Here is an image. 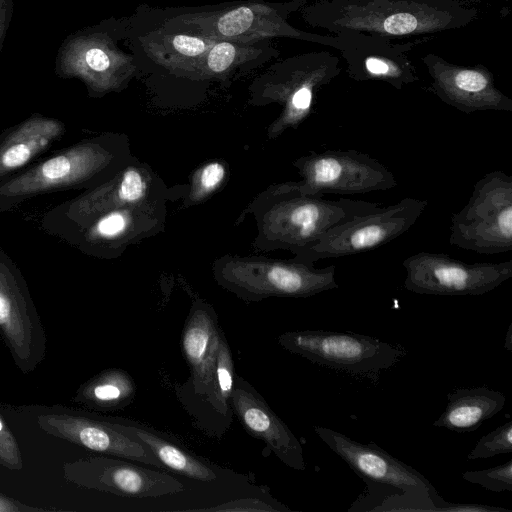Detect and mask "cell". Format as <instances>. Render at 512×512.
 <instances>
[{"instance_id":"cell-24","label":"cell","mask_w":512,"mask_h":512,"mask_svg":"<svg viewBox=\"0 0 512 512\" xmlns=\"http://www.w3.org/2000/svg\"><path fill=\"white\" fill-rule=\"evenodd\" d=\"M512 452V422L508 421L482 436L468 453V460L490 458Z\"/></svg>"},{"instance_id":"cell-25","label":"cell","mask_w":512,"mask_h":512,"mask_svg":"<svg viewBox=\"0 0 512 512\" xmlns=\"http://www.w3.org/2000/svg\"><path fill=\"white\" fill-rule=\"evenodd\" d=\"M462 477L465 481L478 484L489 491H512V460L484 470L466 471Z\"/></svg>"},{"instance_id":"cell-2","label":"cell","mask_w":512,"mask_h":512,"mask_svg":"<svg viewBox=\"0 0 512 512\" xmlns=\"http://www.w3.org/2000/svg\"><path fill=\"white\" fill-rule=\"evenodd\" d=\"M117 164L114 138L84 139L0 182V212L47 193L94 189L115 175Z\"/></svg>"},{"instance_id":"cell-21","label":"cell","mask_w":512,"mask_h":512,"mask_svg":"<svg viewBox=\"0 0 512 512\" xmlns=\"http://www.w3.org/2000/svg\"><path fill=\"white\" fill-rule=\"evenodd\" d=\"M110 420L117 430L146 446L164 467L203 482H212L218 478L216 471L205 462L150 430L115 418Z\"/></svg>"},{"instance_id":"cell-30","label":"cell","mask_w":512,"mask_h":512,"mask_svg":"<svg viewBox=\"0 0 512 512\" xmlns=\"http://www.w3.org/2000/svg\"><path fill=\"white\" fill-rule=\"evenodd\" d=\"M225 177V168L218 162H212L203 167L199 174L198 183L201 193H207L217 188Z\"/></svg>"},{"instance_id":"cell-23","label":"cell","mask_w":512,"mask_h":512,"mask_svg":"<svg viewBox=\"0 0 512 512\" xmlns=\"http://www.w3.org/2000/svg\"><path fill=\"white\" fill-rule=\"evenodd\" d=\"M135 392L134 380L127 372L109 369L85 383L75 401L96 409H122L133 402Z\"/></svg>"},{"instance_id":"cell-7","label":"cell","mask_w":512,"mask_h":512,"mask_svg":"<svg viewBox=\"0 0 512 512\" xmlns=\"http://www.w3.org/2000/svg\"><path fill=\"white\" fill-rule=\"evenodd\" d=\"M294 166L303 180L281 188L302 195H356L397 186L393 172L384 164L353 149L311 152Z\"/></svg>"},{"instance_id":"cell-12","label":"cell","mask_w":512,"mask_h":512,"mask_svg":"<svg viewBox=\"0 0 512 512\" xmlns=\"http://www.w3.org/2000/svg\"><path fill=\"white\" fill-rule=\"evenodd\" d=\"M36 423L45 433L67 440L100 454L116 456L132 462L165 467L142 443L117 430L110 419L67 407L40 408Z\"/></svg>"},{"instance_id":"cell-27","label":"cell","mask_w":512,"mask_h":512,"mask_svg":"<svg viewBox=\"0 0 512 512\" xmlns=\"http://www.w3.org/2000/svg\"><path fill=\"white\" fill-rule=\"evenodd\" d=\"M253 22V12L248 7H239L224 14L217 22V30L224 36H235L245 32Z\"/></svg>"},{"instance_id":"cell-29","label":"cell","mask_w":512,"mask_h":512,"mask_svg":"<svg viewBox=\"0 0 512 512\" xmlns=\"http://www.w3.org/2000/svg\"><path fill=\"white\" fill-rule=\"evenodd\" d=\"M207 510H223V511H287L285 506H272L260 499H241L225 503L222 506L210 508Z\"/></svg>"},{"instance_id":"cell-6","label":"cell","mask_w":512,"mask_h":512,"mask_svg":"<svg viewBox=\"0 0 512 512\" xmlns=\"http://www.w3.org/2000/svg\"><path fill=\"white\" fill-rule=\"evenodd\" d=\"M427 205L426 200L405 197L387 207L354 216L324 233L297 254L295 260L313 265L318 260L344 257L378 248L407 232Z\"/></svg>"},{"instance_id":"cell-17","label":"cell","mask_w":512,"mask_h":512,"mask_svg":"<svg viewBox=\"0 0 512 512\" xmlns=\"http://www.w3.org/2000/svg\"><path fill=\"white\" fill-rule=\"evenodd\" d=\"M231 404L233 413L250 435L265 442L288 467L298 471L306 469L303 448L298 438L256 389L238 375L234 378Z\"/></svg>"},{"instance_id":"cell-10","label":"cell","mask_w":512,"mask_h":512,"mask_svg":"<svg viewBox=\"0 0 512 512\" xmlns=\"http://www.w3.org/2000/svg\"><path fill=\"white\" fill-rule=\"evenodd\" d=\"M0 338L24 373L46 353V337L20 269L0 246Z\"/></svg>"},{"instance_id":"cell-16","label":"cell","mask_w":512,"mask_h":512,"mask_svg":"<svg viewBox=\"0 0 512 512\" xmlns=\"http://www.w3.org/2000/svg\"><path fill=\"white\" fill-rule=\"evenodd\" d=\"M222 333L214 309L201 301L195 302L186 319L181 339L190 377L185 383L175 386V393L182 405L206 397L212 391Z\"/></svg>"},{"instance_id":"cell-33","label":"cell","mask_w":512,"mask_h":512,"mask_svg":"<svg viewBox=\"0 0 512 512\" xmlns=\"http://www.w3.org/2000/svg\"><path fill=\"white\" fill-rule=\"evenodd\" d=\"M33 511V510H39L37 508H31L24 506L23 504L16 502L10 498H7L3 495H0V512L5 511Z\"/></svg>"},{"instance_id":"cell-20","label":"cell","mask_w":512,"mask_h":512,"mask_svg":"<svg viewBox=\"0 0 512 512\" xmlns=\"http://www.w3.org/2000/svg\"><path fill=\"white\" fill-rule=\"evenodd\" d=\"M448 403L433 426L456 433L477 430L484 421L495 416L505 405L503 393L486 386L460 388L447 395Z\"/></svg>"},{"instance_id":"cell-19","label":"cell","mask_w":512,"mask_h":512,"mask_svg":"<svg viewBox=\"0 0 512 512\" xmlns=\"http://www.w3.org/2000/svg\"><path fill=\"white\" fill-rule=\"evenodd\" d=\"M234 363L228 342L222 333L217 355L215 384L209 395L183 405L194 424L205 434L220 438L229 429L233 408Z\"/></svg>"},{"instance_id":"cell-8","label":"cell","mask_w":512,"mask_h":512,"mask_svg":"<svg viewBox=\"0 0 512 512\" xmlns=\"http://www.w3.org/2000/svg\"><path fill=\"white\" fill-rule=\"evenodd\" d=\"M404 287L417 294L478 296L512 277V261L466 263L445 253L422 251L402 263Z\"/></svg>"},{"instance_id":"cell-26","label":"cell","mask_w":512,"mask_h":512,"mask_svg":"<svg viewBox=\"0 0 512 512\" xmlns=\"http://www.w3.org/2000/svg\"><path fill=\"white\" fill-rule=\"evenodd\" d=\"M0 464L11 470H21L23 461L16 438L0 415Z\"/></svg>"},{"instance_id":"cell-22","label":"cell","mask_w":512,"mask_h":512,"mask_svg":"<svg viewBox=\"0 0 512 512\" xmlns=\"http://www.w3.org/2000/svg\"><path fill=\"white\" fill-rule=\"evenodd\" d=\"M131 225L128 207L112 209L98 215L69 244L87 255L107 257L124 241Z\"/></svg>"},{"instance_id":"cell-31","label":"cell","mask_w":512,"mask_h":512,"mask_svg":"<svg viewBox=\"0 0 512 512\" xmlns=\"http://www.w3.org/2000/svg\"><path fill=\"white\" fill-rule=\"evenodd\" d=\"M174 48L180 53L188 56H197L202 54L206 49V43L196 37L178 35L173 38Z\"/></svg>"},{"instance_id":"cell-5","label":"cell","mask_w":512,"mask_h":512,"mask_svg":"<svg viewBox=\"0 0 512 512\" xmlns=\"http://www.w3.org/2000/svg\"><path fill=\"white\" fill-rule=\"evenodd\" d=\"M449 243L480 254L512 251V177L503 171L486 173L467 204L453 213Z\"/></svg>"},{"instance_id":"cell-3","label":"cell","mask_w":512,"mask_h":512,"mask_svg":"<svg viewBox=\"0 0 512 512\" xmlns=\"http://www.w3.org/2000/svg\"><path fill=\"white\" fill-rule=\"evenodd\" d=\"M278 343L317 365L371 380H376L382 371L395 366L407 354L400 345L354 332L289 331L278 337Z\"/></svg>"},{"instance_id":"cell-11","label":"cell","mask_w":512,"mask_h":512,"mask_svg":"<svg viewBox=\"0 0 512 512\" xmlns=\"http://www.w3.org/2000/svg\"><path fill=\"white\" fill-rule=\"evenodd\" d=\"M63 475L79 487L130 498H156L185 489L182 482L163 470L148 469L104 454L65 463Z\"/></svg>"},{"instance_id":"cell-1","label":"cell","mask_w":512,"mask_h":512,"mask_svg":"<svg viewBox=\"0 0 512 512\" xmlns=\"http://www.w3.org/2000/svg\"><path fill=\"white\" fill-rule=\"evenodd\" d=\"M477 15V8L460 0H318L304 8V18L313 27L390 40L463 28Z\"/></svg>"},{"instance_id":"cell-28","label":"cell","mask_w":512,"mask_h":512,"mask_svg":"<svg viewBox=\"0 0 512 512\" xmlns=\"http://www.w3.org/2000/svg\"><path fill=\"white\" fill-rule=\"evenodd\" d=\"M235 57V47L227 42L215 45L208 55V67L214 72H223Z\"/></svg>"},{"instance_id":"cell-13","label":"cell","mask_w":512,"mask_h":512,"mask_svg":"<svg viewBox=\"0 0 512 512\" xmlns=\"http://www.w3.org/2000/svg\"><path fill=\"white\" fill-rule=\"evenodd\" d=\"M337 50L346 61L349 78L358 81L378 80L397 90L419 80L408 52L430 40L424 37L414 41L393 42L390 39L360 33L339 32Z\"/></svg>"},{"instance_id":"cell-14","label":"cell","mask_w":512,"mask_h":512,"mask_svg":"<svg viewBox=\"0 0 512 512\" xmlns=\"http://www.w3.org/2000/svg\"><path fill=\"white\" fill-rule=\"evenodd\" d=\"M421 61L431 79L430 90L444 103L466 114L512 111V99L497 88L484 65L461 66L434 53L425 54Z\"/></svg>"},{"instance_id":"cell-34","label":"cell","mask_w":512,"mask_h":512,"mask_svg":"<svg viewBox=\"0 0 512 512\" xmlns=\"http://www.w3.org/2000/svg\"><path fill=\"white\" fill-rule=\"evenodd\" d=\"M512 325L509 326L508 328V331H507V335H506V338H505V347L511 351L512 350V341H511V338H512Z\"/></svg>"},{"instance_id":"cell-15","label":"cell","mask_w":512,"mask_h":512,"mask_svg":"<svg viewBox=\"0 0 512 512\" xmlns=\"http://www.w3.org/2000/svg\"><path fill=\"white\" fill-rule=\"evenodd\" d=\"M314 432L364 483H379L402 491L437 492L424 475L374 442L363 444L323 426H314Z\"/></svg>"},{"instance_id":"cell-4","label":"cell","mask_w":512,"mask_h":512,"mask_svg":"<svg viewBox=\"0 0 512 512\" xmlns=\"http://www.w3.org/2000/svg\"><path fill=\"white\" fill-rule=\"evenodd\" d=\"M275 202L266 216L265 231L273 247L301 253L324 233L348 219L374 211L378 203L340 198L324 199L277 189Z\"/></svg>"},{"instance_id":"cell-9","label":"cell","mask_w":512,"mask_h":512,"mask_svg":"<svg viewBox=\"0 0 512 512\" xmlns=\"http://www.w3.org/2000/svg\"><path fill=\"white\" fill-rule=\"evenodd\" d=\"M335 274V265L315 268L293 259L232 265L223 269L218 279L240 298L259 301L270 296L305 298L336 289Z\"/></svg>"},{"instance_id":"cell-18","label":"cell","mask_w":512,"mask_h":512,"mask_svg":"<svg viewBox=\"0 0 512 512\" xmlns=\"http://www.w3.org/2000/svg\"><path fill=\"white\" fill-rule=\"evenodd\" d=\"M65 133L62 121L39 113L0 133V182L17 174Z\"/></svg>"},{"instance_id":"cell-32","label":"cell","mask_w":512,"mask_h":512,"mask_svg":"<svg viewBox=\"0 0 512 512\" xmlns=\"http://www.w3.org/2000/svg\"><path fill=\"white\" fill-rule=\"evenodd\" d=\"M14 10V0H0V54L10 26Z\"/></svg>"}]
</instances>
